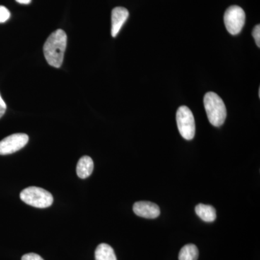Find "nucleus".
<instances>
[{"mask_svg": "<svg viewBox=\"0 0 260 260\" xmlns=\"http://www.w3.org/2000/svg\"><path fill=\"white\" fill-rule=\"evenodd\" d=\"M68 37L61 29L53 32L44 45V54L48 64L55 68H59L64 60Z\"/></svg>", "mask_w": 260, "mask_h": 260, "instance_id": "f257e3e1", "label": "nucleus"}, {"mask_svg": "<svg viewBox=\"0 0 260 260\" xmlns=\"http://www.w3.org/2000/svg\"><path fill=\"white\" fill-rule=\"evenodd\" d=\"M204 107L210 124L215 126L223 125L227 112L221 98L214 92H208L205 95Z\"/></svg>", "mask_w": 260, "mask_h": 260, "instance_id": "f03ea898", "label": "nucleus"}, {"mask_svg": "<svg viewBox=\"0 0 260 260\" xmlns=\"http://www.w3.org/2000/svg\"><path fill=\"white\" fill-rule=\"evenodd\" d=\"M20 197L25 204L37 208H49L54 201L51 193L37 186H30L23 189Z\"/></svg>", "mask_w": 260, "mask_h": 260, "instance_id": "7ed1b4c3", "label": "nucleus"}, {"mask_svg": "<svg viewBox=\"0 0 260 260\" xmlns=\"http://www.w3.org/2000/svg\"><path fill=\"white\" fill-rule=\"evenodd\" d=\"M176 118L181 137L185 140H192L195 135V121L190 109L186 106L179 107Z\"/></svg>", "mask_w": 260, "mask_h": 260, "instance_id": "20e7f679", "label": "nucleus"}, {"mask_svg": "<svg viewBox=\"0 0 260 260\" xmlns=\"http://www.w3.org/2000/svg\"><path fill=\"white\" fill-rule=\"evenodd\" d=\"M245 20L246 15L244 10L237 5L229 7L224 15L225 28L232 35H237L242 31Z\"/></svg>", "mask_w": 260, "mask_h": 260, "instance_id": "39448f33", "label": "nucleus"}, {"mask_svg": "<svg viewBox=\"0 0 260 260\" xmlns=\"http://www.w3.org/2000/svg\"><path fill=\"white\" fill-rule=\"evenodd\" d=\"M28 136L23 133L10 135L0 141V155H9L24 148L28 142Z\"/></svg>", "mask_w": 260, "mask_h": 260, "instance_id": "423d86ee", "label": "nucleus"}, {"mask_svg": "<svg viewBox=\"0 0 260 260\" xmlns=\"http://www.w3.org/2000/svg\"><path fill=\"white\" fill-rule=\"evenodd\" d=\"M133 211L142 218L153 219L160 215V208L155 203L148 201L137 202L133 206Z\"/></svg>", "mask_w": 260, "mask_h": 260, "instance_id": "0eeeda50", "label": "nucleus"}, {"mask_svg": "<svg viewBox=\"0 0 260 260\" xmlns=\"http://www.w3.org/2000/svg\"><path fill=\"white\" fill-rule=\"evenodd\" d=\"M129 17V11L124 8L117 7L112 12V36L116 37L120 31L126 20Z\"/></svg>", "mask_w": 260, "mask_h": 260, "instance_id": "6e6552de", "label": "nucleus"}, {"mask_svg": "<svg viewBox=\"0 0 260 260\" xmlns=\"http://www.w3.org/2000/svg\"><path fill=\"white\" fill-rule=\"evenodd\" d=\"M93 168L94 164L92 158L85 155L82 157L78 162L76 169L77 174L80 179H86L91 175Z\"/></svg>", "mask_w": 260, "mask_h": 260, "instance_id": "1a4fd4ad", "label": "nucleus"}, {"mask_svg": "<svg viewBox=\"0 0 260 260\" xmlns=\"http://www.w3.org/2000/svg\"><path fill=\"white\" fill-rule=\"evenodd\" d=\"M197 215L205 222H213L216 219V210L211 205L199 204L195 208Z\"/></svg>", "mask_w": 260, "mask_h": 260, "instance_id": "9d476101", "label": "nucleus"}, {"mask_svg": "<svg viewBox=\"0 0 260 260\" xmlns=\"http://www.w3.org/2000/svg\"><path fill=\"white\" fill-rule=\"evenodd\" d=\"M95 260H117L112 246L107 244H101L95 251Z\"/></svg>", "mask_w": 260, "mask_h": 260, "instance_id": "9b49d317", "label": "nucleus"}, {"mask_svg": "<svg viewBox=\"0 0 260 260\" xmlns=\"http://www.w3.org/2000/svg\"><path fill=\"white\" fill-rule=\"evenodd\" d=\"M199 251L194 244H186L181 248L179 254V260H198Z\"/></svg>", "mask_w": 260, "mask_h": 260, "instance_id": "f8f14e48", "label": "nucleus"}, {"mask_svg": "<svg viewBox=\"0 0 260 260\" xmlns=\"http://www.w3.org/2000/svg\"><path fill=\"white\" fill-rule=\"evenodd\" d=\"M10 18L9 10L4 6H0V23H5Z\"/></svg>", "mask_w": 260, "mask_h": 260, "instance_id": "ddd939ff", "label": "nucleus"}, {"mask_svg": "<svg viewBox=\"0 0 260 260\" xmlns=\"http://www.w3.org/2000/svg\"><path fill=\"white\" fill-rule=\"evenodd\" d=\"M253 37L254 38L256 46L260 47V25H257L254 27V30L252 31Z\"/></svg>", "mask_w": 260, "mask_h": 260, "instance_id": "4468645a", "label": "nucleus"}, {"mask_svg": "<svg viewBox=\"0 0 260 260\" xmlns=\"http://www.w3.org/2000/svg\"><path fill=\"white\" fill-rule=\"evenodd\" d=\"M22 260H44L42 256L34 253H29L22 256Z\"/></svg>", "mask_w": 260, "mask_h": 260, "instance_id": "2eb2a0df", "label": "nucleus"}, {"mask_svg": "<svg viewBox=\"0 0 260 260\" xmlns=\"http://www.w3.org/2000/svg\"><path fill=\"white\" fill-rule=\"evenodd\" d=\"M7 105L2 98L1 94H0V118L3 117L4 115L5 112H6Z\"/></svg>", "mask_w": 260, "mask_h": 260, "instance_id": "dca6fc26", "label": "nucleus"}, {"mask_svg": "<svg viewBox=\"0 0 260 260\" xmlns=\"http://www.w3.org/2000/svg\"><path fill=\"white\" fill-rule=\"evenodd\" d=\"M15 1L22 5H28L31 3V0H15Z\"/></svg>", "mask_w": 260, "mask_h": 260, "instance_id": "f3484780", "label": "nucleus"}, {"mask_svg": "<svg viewBox=\"0 0 260 260\" xmlns=\"http://www.w3.org/2000/svg\"><path fill=\"white\" fill-rule=\"evenodd\" d=\"M259 97H260V89H259Z\"/></svg>", "mask_w": 260, "mask_h": 260, "instance_id": "a211bd4d", "label": "nucleus"}]
</instances>
